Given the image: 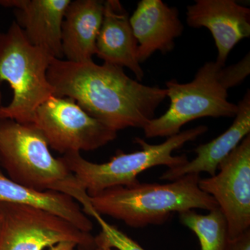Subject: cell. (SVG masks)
<instances>
[{
  "label": "cell",
  "instance_id": "6",
  "mask_svg": "<svg viewBox=\"0 0 250 250\" xmlns=\"http://www.w3.org/2000/svg\"><path fill=\"white\" fill-rule=\"evenodd\" d=\"M53 59L31 45L16 21L0 32V82L14 92L11 103L0 108V120L33 124L37 108L54 94L47 76Z\"/></svg>",
  "mask_w": 250,
  "mask_h": 250
},
{
  "label": "cell",
  "instance_id": "2",
  "mask_svg": "<svg viewBox=\"0 0 250 250\" xmlns=\"http://www.w3.org/2000/svg\"><path fill=\"white\" fill-rule=\"evenodd\" d=\"M250 72V53L241 62L228 67L207 62L195 74L192 82H166L170 106L159 118L152 119L144 128L147 139L170 137L179 134L189 122L205 117L233 118L238 104L228 101V90L239 85Z\"/></svg>",
  "mask_w": 250,
  "mask_h": 250
},
{
  "label": "cell",
  "instance_id": "14",
  "mask_svg": "<svg viewBox=\"0 0 250 250\" xmlns=\"http://www.w3.org/2000/svg\"><path fill=\"white\" fill-rule=\"evenodd\" d=\"M238 113L228 130L210 142L195 148L197 156L193 160L174 168L167 169L161 176V180H177L188 174L207 172L214 176L219 166L250 134V92L248 90L238 104Z\"/></svg>",
  "mask_w": 250,
  "mask_h": 250
},
{
  "label": "cell",
  "instance_id": "3",
  "mask_svg": "<svg viewBox=\"0 0 250 250\" xmlns=\"http://www.w3.org/2000/svg\"><path fill=\"white\" fill-rule=\"evenodd\" d=\"M0 166L9 178L38 191L61 192L82 206L88 216L95 210L89 195L61 158H54L34 124L0 120Z\"/></svg>",
  "mask_w": 250,
  "mask_h": 250
},
{
  "label": "cell",
  "instance_id": "20",
  "mask_svg": "<svg viewBox=\"0 0 250 250\" xmlns=\"http://www.w3.org/2000/svg\"><path fill=\"white\" fill-rule=\"evenodd\" d=\"M77 247L76 243L73 242L64 241L50 247L48 250H74Z\"/></svg>",
  "mask_w": 250,
  "mask_h": 250
},
{
  "label": "cell",
  "instance_id": "1",
  "mask_svg": "<svg viewBox=\"0 0 250 250\" xmlns=\"http://www.w3.org/2000/svg\"><path fill=\"white\" fill-rule=\"evenodd\" d=\"M47 76L54 96L72 99L117 132L129 127L143 129L167 98L166 88L143 84L128 77L123 67L106 62L53 59Z\"/></svg>",
  "mask_w": 250,
  "mask_h": 250
},
{
  "label": "cell",
  "instance_id": "22",
  "mask_svg": "<svg viewBox=\"0 0 250 250\" xmlns=\"http://www.w3.org/2000/svg\"><path fill=\"white\" fill-rule=\"evenodd\" d=\"M1 99H2V96H1V92L0 91V108L1 107Z\"/></svg>",
  "mask_w": 250,
  "mask_h": 250
},
{
  "label": "cell",
  "instance_id": "16",
  "mask_svg": "<svg viewBox=\"0 0 250 250\" xmlns=\"http://www.w3.org/2000/svg\"><path fill=\"white\" fill-rule=\"evenodd\" d=\"M0 203L16 204L40 208L60 217L85 232L93 230V224L82 207L65 194L38 191L6 177L0 170Z\"/></svg>",
  "mask_w": 250,
  "mask_h": 250
},
{
  "label": "cell",
  "instance_id": "4",
  "mask_svg": "<svg viewBox=\"0 0 250 250\" xmlns=\"http://www.w3.org/2000/svg\"><path fill=\"white\" fill-rule=\"evenodd\" d=\"M200 174H188L169 183H140L116 187L90 197L98 214L121 220L128 227L142 228L162 225L174 213L187 210H210L218 208L210 195L199 187Z\"/></svg>",
  "mask_w": 250,
  "mask_h": 250
},
{
  "label": "cell",
  "instance_id": "8",
  "mask_svg": "<svg viewBox=\"0 0 250 250\" xmlns=\"http://www.w3.org/2000/svg\"><path fill=\"white\" fill-rule=\"evenodd\" d=\"M33 124L61 154L92 151L114 141L117 131L90 116L76 102L53 96L37 108Z\"/></svg>",
  "mask_w": 250,
  "mask_h": 250
},
{
  "label": "cell",
  "instance_id": "12",
  "mask_svg": "<svg viewBox=\"0 0 250 250\" xmlns=\"http://www.w3.org/2000/svg\"><path fill=\"white\" fill-rule=\"evenodd\" d=\"M130 24L138 42L140 63L156 51L171 52L174 40L182 36L184 24L177 8L170 7L161 0H141L129 18Z\"/></svg>",
  "mask_w": 250,
  "mask_h": 250
},
{
  "label": "cell",
  "instance_id": "17",
  "mask_svg": "<svg viewBox=\"0 0 250 250\" xmlns=\"http://www.w3.org/2000/svg\"><path fill=\"white\" fill-rule=\"evenodd\" d=\"M181 223L195 233L201 250H226L229 243L228 224L220 208L208 214H199L194 210L179 213Z\"/></svg>",
  "mask_w": 250,
  "mask_h": 250
},
{
  "label": "cell",
  "instance_id": "11",
  "mask_svg": "<svg viewBox=\"0 0 250 250\" xmlns=\"http://www.w3.org/2000/svg\"><path fill=\"white\" fill-rule=\"evenodd\" d=\"M70 0H0L12 8L27 40L54 59H62V24Z\"/></svg>",
  "mask_w": 250,
  "mask_h": 250
},
{
  "label": "cell",
  "instance_id": "13",
  "mask_svg": "<svg viewBox=\"0 0 250 250\" xmlns=\"http://www.w3.org/2000/svg\"><path fill=\"white\" fill-rule=\"evenodd\" d=\"M96 55L106 63L127 67L134 72L138 82L144 77L129 14L118 0L104 1L103 23L96 41Z\"/></svg>",
  "mask_w": 250,
  "mask_h": 250
},
{
  "label": "cell",
  "instance_id": "19",
  "mask_svg": "<svg viewBox=\"0 0 250 250\" xmlns=\"http://www.w3.org/2000/svg\"><path fill=\"white\" fill-rule=\"evenodd\" d=\"M226 250H250V230L232 241H229Z\"/></svg>",
  "mask_w": 250,
  "mask_h": 250
},
{
  "label": "cell",
  "instance_id": "9",
  "mask_svg": "<svg viewBox=\"0 0 250 250\" xmlns=\"http://www.w3.org/2000/svg\"><path fill=\"white\" fill-rule=\"evenodd\" d=\"M219 172L200 179L199 187L210 195L228 224L229 241L250 227V134L220 164Z\"/></svg>",
  "mask_w": 250,
  "mask_h": 250
},
{
  "label": "cell",
  "instance_id": "5",
  "mask_svg": "<svg viewBox=\"0 0 250 250\" xmlns=\"http://www.w3.org/2000/svg\"><path fill=\"white\" fill-rule=\"evenodd\" d=\"M208 131L205 125L180 131L159 145H150L141 138L134 142L141 146L139 151L125 153L118 151L108 162L95 164L86 160L80 152H70L60 157L75 176L90 197L112 187H129L140 183L138 176L144 171L166 166L174 168L188 161L187 155L174 156L172 152L186 143L195 141Z\"/></svg>",
  "mask_w": 250,
  "mask_h": 250
},
{
  "label": "cell",
  "instance_id": "10",
  "mask_svg": "<svg viewBox=\"0 0 250 250\" xmlns=\"http://www.w3.org/2000/svg\"><path fill=\"white\" fill-rule=\"evenodd\" d=\"M187 21L189 27L210 31L218 49L215 62L223 67L233 47L250 36V9L233 0H196L187 7Z\"/></svg>",
  "mask_w": 250,
  "mask_h": 250
},
{
  "label": "cell",
  "instance_id": "15",
  "mask_svg": "<svg viewBox=\"0 0 250 250\" xmlns=\"http://www.w3.org/2000/svg\"><path fill=\"white\" fill-rule=\"evenodd\" d=\"M104 1L76 0L70 1L62 24L63 57L70 62H93L96 41L101 28Z\"/></svg>",
  "mask_w": 250,
  "mask_h": 250
},
{
  "label": "cell",
  "instance_id": "7",
  "mask_svg": "<svg viewBox=\"0 0 250 250\" xmlns=\"http://www.w3.org/2000/svg\"><path fill=\"white\" fill-rule=\"evenodd\" d=\"M95 250V236L53 213L16 204L0 203V250H43L61 243Z\"/></svg>",
  "mask_w": 250,
  "mask_h": 250
},
{
  "label": "cell",
  "instance_id": "21",
  "mask_svg": "<svg viewBox=\"0 0 250 250\" xmlns=\"http://www.w3.org/2000/svg\"><path fill=\"white\" fill-rule=\"evenodd\" d=\"M95 250H118L113 249V248H97Z\"/></svg>",
  "mask_w": 250,
  "mask_h": 250
},
{
  "label": "cell",
  "instance_id": "18",
  "mask_svg": "<svg viewBox=\"0 0 250 250\" xmlns=\"http://www.w3.org/2000/svg\"><path fill=\"white\" fill-rule=\"evenodd\" d=\"M93 218L97 220L101 232L95 237L97 248H113L118 250H146L137 242L121 230L105 221L102 215L95 212Z\"/></svg>",
  "mask_w": 250,
  "mask_h": 250
}]
</instances>
